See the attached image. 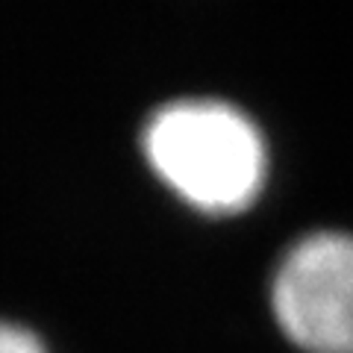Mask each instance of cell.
I'll use <instances>...</instances> for the list:
<instances>
[{
	"mask_svg": "<svg viewBox=\"0 0 353 353\" xmlns=\"http://www.w3.org/2000/svg\"><path fill=\"white\" fill-rule=\"evenodd\" d=\"M0 353H48L39 336L21 324L0 321Z\"/></svg>",
	"mask_w": 353,
	"mask_h": 353,
	"instance_id": "3957f363",
	"label": "cell"
},
{
	"mask_svg": "<svg viewBox=\"0 0 353 353\" xmlns=\"http://www.w3.org/2000/svg\"><path fill=\"white\" fill-rule=\"evenodd\" d=\"M277 324L306 353H353V233L318 230L283 253L271 280Z\"/></svg>",
	"mask_w": 353,
	"mask_h": 353,
	"instance_id": "7a4b0ae2",
	"label": "cell"
},
{
	"mask_svg": "<svg viewBox=\"0 0 353 353\" xmlns=\"http://www.w3.org/2000/svg\"><path fill=\"white\" fill-rule=\"evenodd\" d=\"M141 148L171 189L203 212H239L262 192L265 141L239 106L180 97L150 112Z\"/></svg>",
	"mask_w": 353,
	"mask_h": 353,
	"instance_id": "6da1fadb",
	"label": "cell"
}]
</instances>
